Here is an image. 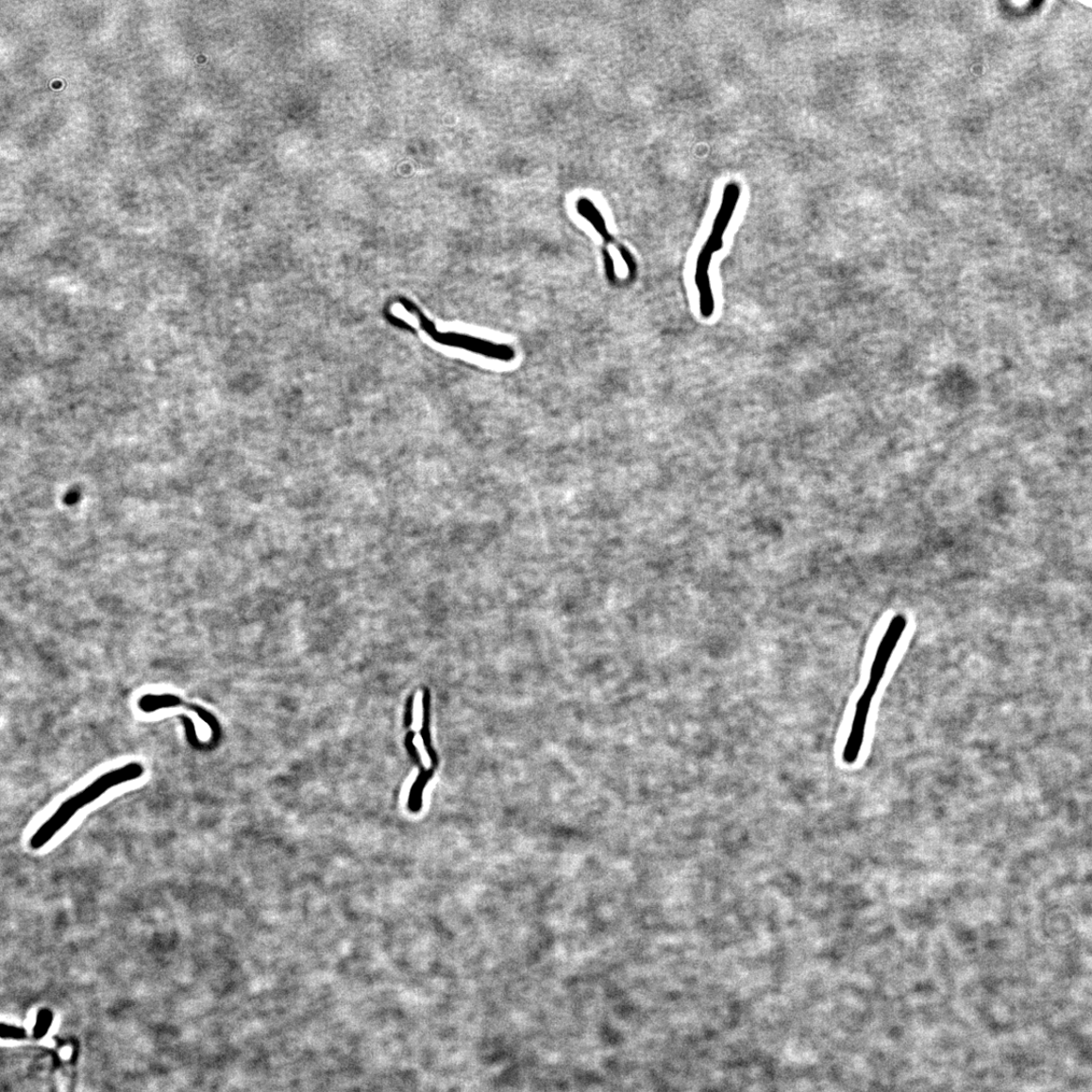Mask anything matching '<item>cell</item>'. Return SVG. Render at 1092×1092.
Segmentation results:
<instances>
[{
	"label": "cell",
	"instance_id": "6da1fadb",
	"mask_svg": "<svg viewBox=\"0 0 1092 1092\" xmlns=\"http://www.w3.org/2000/svg\"><path fill=\"white\" fill-rule=\"evenodd\" d=\"M145 768L140 763H129L99 776L87 787L62 802L36 830L30 839L32 849L45 848L80 811L101 798L104 794L119 785L135 781L143 776Z\"/></svg>",
	"mask_w": 1092,
	"mask_h": 1092
},
{
	"label": "cell",
	"instance_id": "7a4b0ae2",
	"mask_svg": "<svg viewBox=\"0 0 1092 1092\" xmlns=\"http://www.w3.org/2000/svg\"><path fill=\"white\" fill-rule=\"evenodd\" d=\"M740 198V184L734 181L728 183L725 190H723L720 208L715 216L712 232L709 234L705 245L698 255L697 272H695V283H697L699 293L700 313L705 319L712 318L715 311V300L711 276H709V268H711L714 255L723 247V237H725L729 228Z\"/></svg>",
	"mask_w": 1092,
	"mask_h": 1092
},
{
	"label": "cell",
	"instance_id": "3957f363",
	"mask_svg": "<svg viewBox=\"0 0 1092 1092\" xmlns=\"http://www.w3.org/2000/svg\"><path fill=\"white\" fill-rule=\"evenodd\" d=\"M405 309L409 313H412L418 319L420 328L428 332L438 344L460 347L475 353L481 354L487 358L509 361L514 359L515 352L512 347L495 344L485 342V340L478 339L472 336H467L458 333H442L436 330L435 326L427 317H425L413 305H406Z\"/></svg>",
	"mask_w": 1092,
	"mask_h": 1092
},
{
	"label": "cell",
	"instance_id": "277c9868",
	"mask_svg": "<svg viewBox=\"0 0 1092 1092\" xmlns=\"http://www.w3.org/2000/svg\"><path fill=\"white\" fill-rule=\"evenodd\" d=\"M907 627V619L903 614L893 617L889 626L879 643L874 660L871 664L869 680L866 689L877 693L886 674L888 664L897 650L901 637Z\"/></svg>",
	"mask_w": 1092,
	"mask_h": 1092
},
{
	"label": "cell",
	"instance_id": "5b68a950",
	"mask_svg": "<svg viewBox=\"0 0 1092 1092\" xmlns=\"http://www.w3.org/2000/svg\"><path fill=\"white\" fill-rule=\"evenodd\" d=\"M875 695L865 689L856 704L852 726L843 751V760L847 764H854L860 757Z\"/></svg>",
	"mask_w": 1092,
	"mask_h": 1092
},
{
	"label": "cell",
	"instance_id": "8992f818",
	"mask_svg": "<svg viewBox=\"0 0 1092 1092\" xmlns=\"http://www.w3.org/2000/svg\"><path fill=\"white\" fill-rule=\"evenodd\" d=\"M577 211L580 217H583L589 222L593 228L604 240L605 245L613 244L619 251L621 258L629 269V276L633 279L636 276L637 267L632 253L624 245L617 243L616 239L609 232L606 221L602 212L595 204L587 197H580L577 201Z\"/></svg>",
	"mask_w": 1092,
	"mask_h": 1092
},
{
	"label": "cell",
	"instance_id": "52a82bcc",
	"mask_svg": "<svg viewBox=\"0 0 1092 1092\" xmlns=\"http://www.w3.org/2000/svg\"><path fill=\"white\" fill-rule=\"evenodd\" d=\"M423 716H424L423 694H422V692H418L416 694L415 700H414L413 723H412V729L416 732L420 731L422 729Z\"/></svg>",
	"mask_w": 1092,
	"mask_h": 1092
},
{
	"label": "cell",
	"instance_id": "ba28073f",
	"mask_svg": "<svg viewBox=\"0 0 1092 1092\" xmlns=\"http://www.w3.org/2000/svg\"><path fill=\"white\" fill-rule=\"evenodd\" d=\"M413 742H414V745H415V747L418 750V753L421 757L422 764H423L424 767L429 769L431 767L432 761H431L430 756L428 753L427 748H425L424 742H423L421 735L416 734Z\"/></svg>",
	"mask_w": 1092,
	"mask_h": 1092
},
{
	"label": "cell",
	"instance_id": "9c48e42d",
	"mask_svg": "<svg viewBox=\"0 0 1092 1092\" xmlns=\"http://www.w3.org/2000/svg\"><path fill=\"white\" fill-rule=\"evenodd\" d=\"M1084 5H1085L1086 7L1092 8V2L1091 3H1084Z\"/></svg>",
	"mask_w": 1092,
	"mask_h": 1092
}]
</instances>
